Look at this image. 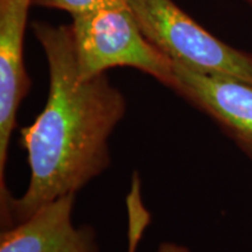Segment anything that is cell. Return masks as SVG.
Listing matches in <instances>:
<instances>
[{
  "instance_id": "6da1fadb",
  "label": "cell",
  "mask_w": 252,
  "mask_h": 252,
  "mask_svg": "<svg viewBox=\"0 0 252 252\" xmlns=\"http://www.w3.org/2000/svg\"><path fill=\"white\" fill-rule=\"evenodd\" d=\"M49 71L46 105L20 131L31 178L9 202L1 230L24 222L56 198L76 194L111 166L110 137L126 116L124 94L108 75L82 80L70 25H32Z\"/></svg>"
},
{
  "instance_id": "52a82bcc",
  "label": "cell",
  "mask_w": 252,
  "mask_h": 252,
  "mask_svg": "<svg viewBox=\"0 0 252 252\" xmlns=\"http://www.w3.org/2000/svg\"><path fill=\"white\" fill-rule=\"evenodd\" d=\"M127 4V0H32V6L64 11L71 18L91 13L97 9Z\"/></svg>"
},
{
  "instance_id": "8992f818",
  "label": "cell",
  "mask_w": 252,
  "mask_h": 252,
  "mask_svg": "<svg viewBox=\"0 0 252 252\" xmlns=\"http://www.w3.org/2000/svg\"><path fill=\"white\" fill-rule=\"evenodd\" d=\"M75 195L46 203L24 222L1 230L0 252H100L96 230L72 222Z\"/></svg>"
},
{
  "instance_id": "277c9868",
  "label": "cell",
  "mask_w": 252,
  "mask_h": 252,
  "mask_svg": "<svg viewBox=\"0 0 252 252\" xmlns=\"http://www.w3.org/2000/svg\"><path fill=\"white\" fill-rule=\"evenodd\" d=\"M168 89L209 117L252 161V83L173 62Z\"/></svg>"
},
{
  "instance_id": "7a4b0ae2",
  "label": "cell",
  "mask_w": 252,
  "mask_h": 252,
  "mask_svg": "<svg viewBox=\"0 0 252 252\" xmlns=\"http://www.w3.org/2000/svg\"><path fill=\"white\" fill-rule=\"evenodd\" d=\"M70 28L82 80L112 68L128 67L150 75L166 88L172 83V60L145 37L128 4L78 15L72 18Z\"/></svg>"
},
{
  "instance_id": "5b68a950",
  "label": "cell",
  "mask_w": 252,
  "mask_h": 252,
  "mask_svg": "<svg viewBox=\"0 0 252 252\" xmlns=\"http://www.w3.org/2000/svg\"><path fill=\"white\" fill-rule=\"evenodd\" d=\"M32 0H0V219L13 198L6 185L8 145L17 113L32 82L25 67L24 42Z\"/></svg>"
},
{
  "instance_id": "9c48e42d",
  "label": "cell",
  "mask_w": 252,
  "mask_h": 252,
  "mask_svg": "<svg viewBox=\"0 0 252 252\" xmlns=\"http://www.w3.org/2000/svg\"><path fill=\"white\" fill-rule=\"evenodd\" d=\"M247 1H248L250 5H252V0H247Z\"/></svg>"
},
{
  "instance_id": "3957f363",
  "label": "cell",
  "mask_w": 252,
  "mask_h": 252,
  "mask_svg": "<svg viewBox=\"0 0 252 252\" xmlns=\"http://www.w3.org/2000/svg\"><path fill=\"white\" fill-rule=\"evenodd\" d=\"M141 32L172 62L252 83V54L226 45L173 0H127Z\"/></svg>"
},
{
  "instance_id": "ba28073f",
  "label": "cell",
  "mask_w": 252,
  "mask_h": 252,
  "mask_svg": "<svg viewBox=\"0 0 252 252\" xmlns=\"http://www.w3.org/2000/svg\"><path fill=\"white\" fill-rule=\"evenodd\" d=\"M157 252H190L188 248L185 245H180L176 243H172V242H163L159 245Z\"/></svg>"
}]
</instances>
